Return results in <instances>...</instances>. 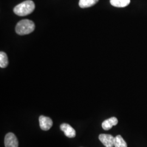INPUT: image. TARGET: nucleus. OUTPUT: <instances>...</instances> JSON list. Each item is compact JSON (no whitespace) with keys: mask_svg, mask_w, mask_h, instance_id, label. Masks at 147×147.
<instances>
[{"mask_svg":"<svg viewBox=\"0 0 147 147\" xmlns=\"http://www.w3.org/2000/svg\"><path fill=\"white\" fill-rule=\"evenodd\" d=\"M5 147H18V140L13 133L9 132L5 135Z\"/></svg>","mask_w":147,"mask_h":147,"instance_id":"nucleus-3","label":"nucleus"},{"mask_svg":"<svg viewBox=\"0 0 147 147\" xmlns=\"http://www.w3.org/2000/svg\"><path fill=\"white\" fill-rule=\"evenodd\" d=\"M115 147H127L126 142L121 135H117L115 137Z\"/></svg>","mask_w":147,"mask_h":147,"instance_id":"nucleus-11","label":"nucleus"},{"mask_svg":"<svg viewBox=\"0 0 147 147\" xmlns=\"http://www.w3.org/2000/svg\"><path fill=\"white\" fill-rule=\"evenodd\" d=\"M39 121L40 127L44 131L49 130L53 126V121L49 117L44 116H40Z\"/></svg>","mask_w":147,"mask_h":147,"instance_id":"nucleus-4","label":"nucleus"},{"mask_svg":"<svg viewBox=\"0 0 147 147\" xmlns=\"http://www.w3.org/2000/svg\"><path fill=\"white\" fill-rule=\"evenodd\" d=\"M60 129L64 132L65 135L69 138H73L76 136L75 130L68 124H62L60 126Z\"/></svg>","mask_w":147,"mask_h":147,"instance_id":"nucleus-6","label":"nucleus"},{"mask_svg":"<svg viewBox=\"0 0 147 147\" xmlns=\"http://www.w3.org/2000/svg\"><path fill=\"white\" fill-rule=\"evenodd\" d=\"M35 9L34 3L31 0L22 2L14 8V13L16 15L20 16H26L31 14Z\"/></svg>","mask_w":147,"mask_h":147,"instance_id":"nucleus-1","label":"nucleus"},{"mask_svg":"<svg viewBox=\"0 0 147 147\" xmlns=\"http://www.w3.org/2000/svg\"><path fill=\"white\" fill-rule=\"evenodd\" d=\"M98 1L99 0H80L79 6L82 8H89L95 5Z\"/></svg>","mask_w":147,"mask_h":147,"instance_id":"nucleus-9","label":"nucleus"},{"mask_svg":"<svg viewBox=\"0 0 147 147\" xmlns=\"http://www.w3.org/2000/svg\"><path fill=\"white\" fill-rule=\"evenodd\" d=\"M34 29V23L28 19H24L19 21L16 27V33L20 36L30 34Z\"/></svg>","mask_w":147,"mask_h":147,"instance_id":"nucleus-2","label":"nucleus"},{"mask_svg":"<svg viewBox=\"0 0 147 147\" xmlns=\"http://www.w3.org/2000/svg\"><path fill=\"white\" fill-rule=\"evenodd\" d=\"M99 138L106 147H113L115 137L110 134H100Z\"/></svg>","mask_w":147,"mask_h":147,"instance_id":"nucleus-5","label":"nucleus"},{"mask_svg":"<svg viewBox=\"0 0 147 147\" xmlns=\"http://www.w3.org/2000/svg\"><path fill=\"white\" fill-rule=\"evenodd\" d=\"M110 3L115 7L124 8L130 3V0H110Z\"/></svg>","mask_w":147,"mask_h":147,"instance_id":"nucleus-8","label":"nucleus"},{"mask_svg":"<svg viewBox=\"0 0 147 147\" xmlns=\"http://www.w3.org/2000/svg\"><path fill=\"white\" fill-rule=\"evenodd\" d=\"M8 64V59L7 55L5 53L1 51L0 53V67L5 68Z\"/></svg>","mask_w":147,"mask_h":147,"instance_id":"nucleus-10","label":"nucleus"},{"mask_svg":"<svg viewBox=\"0 0 147 147\" xmlns=\"http://www.w3.org/2000/svg\"><path fill=\"white\" fill-rule=\"evenodd\" d=\"M118 119L116 117H111L103 121L102 123V127L105 130H109L113 126H116L118 124Z\"/></svg>","mask_w":147,"mask_h":147,"instance_id":"nucleus-7","label":"nucleus"}]
</instances>
